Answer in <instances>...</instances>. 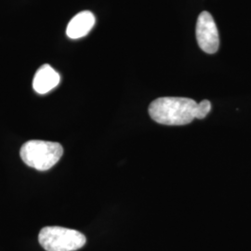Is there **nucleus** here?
Segmentation results:
<instances>
[{
    "label": "nucleus",
    "instance_id": "nucleus-4",
    "mask_svg": "<svg viewBox=\"0 0 251 251\" xmlns=\"http://www.w3.org/2000/svg\"><path fill=\"white\" fill-rule=\"evenodd\" d=\"M197 40L200 49L206 53L214 54L220 46L219 32L214 19L207 11L199 14L197 23Z\"/></svg>",
    "mask_w": 251,
    "mask_h": 251
},
{
    "label": "nucleus",
    "instance_id": "nucleus-3",
    "mask_svg": "<svg viewBox=\"0 0 251 251\" xmlns=\"http://www.w3.org/2000/svg\"><path fill=\"white\" fill-rule=\"evenodd\" d=\"M38 241L47 251H75L87 242L83 233L60 226H47L38 234Z\"/></svg>",
    "mask_w": 251,
    "mask_h": 251
},
{
    "label": "nucleus",
    "instance_id": "nucleus-7",
    "mask_svg": "<svg viewBox=\"0 0 251 251\" xmlns=\"http://www.w3.org/2000/svg\"><path fill=\"white\" fill-rule=\"evenodd\" d=\"M211 110V103L209 100H204L198 103L196 111V119H204Z\"/></svg>",
    "mask_w": 251,
    "mask_h": 251
},
{
    "label": "nucleus",
    "instance_id": "nucleus-5",
    "mask_svg": "<svg viewBox=\"0 0 251 251\" xmlns=\"http://www.w3.org/2000/svg\"><path fill=\"white\" fill-rule=\"evenodd\" d=\"M60 79V75L50 65L44 64L36 71L33 88L38 94H46L59 85Z\"/></svg>",
    "mask_w": 251,
    "mask_h": 251
},
{
    "label": "nucleus",
    "instance_id": "nucleus-1",
    "mask_svg": "<svg viewBox=\"0 0 251 251\" xmlns=\"http://www.w3.org/2000/svg\"><path fill=\"white\" fill-rule=\"evenodd\" d=\"M198 102L183 97H162L149 106V115L158 124L183 126L196 119Z\"/></svg>",
    "mask_w": 251,
    "mask_h": 251
},
{
    "label": "nucleus",
    "instance_id": "nucleus-2",
    "mask_svg": "<svg viewBox=\"0 0 251 251\" xmlns=\"http://www.w3.org/2000/svg\"><path fill=\"white\" fill-rule=\"evenodd\" d=\"M63 146L58 143L39 140L28 141L21 148L20 154L28 167L39 171H49L63 156Z\"/></svg>",
    "mask_w": 251,
    "mask_h": 251
},
{
    "label": "nucleus",
    "instance_id": "nucleus-6",
    "mask_svg": "<svg viewBox=\"0 0 251 251\" xmlns=\"http://www.w3.org/2000/svg\"><path fill=\"white\" fill-rule=\"evenodd\" d=\"M95 25V17L89 10L77 13L69 22L66 28V35L72 39H77L87 36Z\"/></svg>",
    "mask_w": 251,
    "mask_h": 251
}]
</instances>
